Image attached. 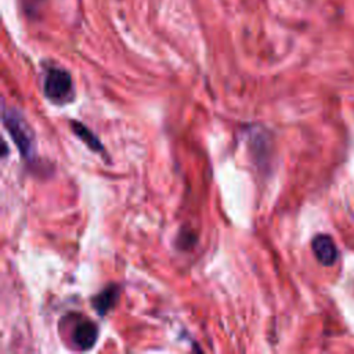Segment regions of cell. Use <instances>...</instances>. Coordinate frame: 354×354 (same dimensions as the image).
Returning <instances> with one entry per match:
<instances>
[{"mask_svg":"<svg viewBox=\"0 0 354 354\" xmlns=\"http://www.w3.org/2000/svg\"><path fill=\"white\" fill-rule=\"evenodd\" d=\"M3 122L10 136L17 145L21 156L25 160L32 162L36 156V144H35V134L30 126L26 123L24 116L18 113L15 109H3Z\"/></svg>","mask_w":354,"mask_h":354,"instance_id":"1","label":"cell"},{"mask_svg":"<svg viewBox=\"0 0 354 354\" xmlns=\"http://www.w3.org/2000/svg\"><path fill=\"white\" fill-rule=\"evenodd\" d=\"M44 95L55 104L72 101L75 97V88L71 73L58 66L47 69L44 77Z\"/></svg>","mask_w":354,"mask_h":354,"instance_id":"2","label":"cell"},{"mask_svg":"<svg viewBox=\"0 0 354 354\" xmlns=\"http://www.w3.org/2000/svg\"><path fill=\"white\" fill-rule=\"evenodd\" d=\"M71 336H72V342L79 350H88L97 342L98 326L93 321L83 318L82 321L76 322Z\"/></svg>","mask_w":354,"mask_h":354,"instance_id":"3","label":"cell"},{"mask_svg":"<svg viewBox=\"0 0 354 354\" xmlns=\"http://www.w3.org/2000/svg\"><path fill=\"white\" fill-rule=\"evenodd\" d=\"M313 252L317 257V260L324 266H332L335 264L337 259V249L333 242V239L329 235L319 234L313 239L311 243Z\"/></svg>","mask_w":354,"mask_h":354,"instance_id":"4","label":"cell"},{"mask_svg":"<svg viewBox=\"0 0 354 354\" xmlns=\"http://www.w3.org/2000/svg\"><path fill=\"white\" fill-rule=\"evenodd\" d=\"M119 296H120V288L118 285H109L102 292H100L97 296L93 297L91 304L100 315H104L113 308Z\"/></svg>","mask_w":354,"mask_h":354,"instance_id":"5","label":"cell"},{"mask_svg":"<svg viewBox=\"0 0 354 354\" xmlns=\"http://www.w3.org/2000/svg\"><path fill=\"white\" fill-rule=\"evenodd\" d=\"M71 126H72L75 134H76L90 149H93V151H95V152L102 151V144H101L100 138H98L88 127H86L83 123L76 122V120H72Z\"/></svg>","mask_w":354,"mask_h":354,"instance_id":"6","label":"cell"},{"mask_svg":"<svg viewBox=\"0 0 354 354\" xmlns=\"http://www.w3.org/2000/svg\"><path fill=\"white\" fill-rule=\"evenodd\" d=\"M44 0H21L22 8L29 15H36Z\"/></svg>","mask_w":354,"mask_h":354,"instance_id":"7","label":"cell"}]
</instances>
